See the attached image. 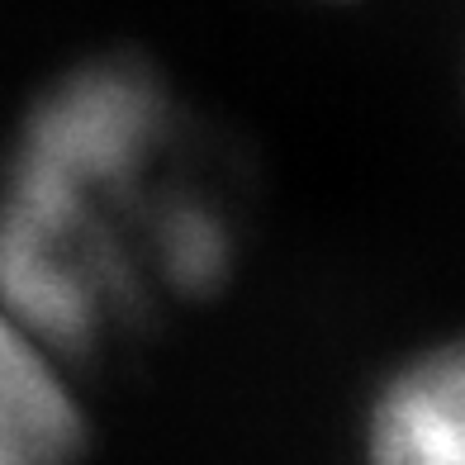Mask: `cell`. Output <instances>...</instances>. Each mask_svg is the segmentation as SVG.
<instances>
[{
    "mask_svg": "<svg viewBox=\"0 0 465 465\" xmlns=\"http://www.w3.org/2000/svg\"><path fill=\"white\" fill-rule=\"evenodd\" d=\"M366 465H465V337L385 380L366 418Z\"/></svg>",
    "mask_w": 465,
    "mask_h": 465,
    "instance_id": "3957f363",
    "label": "cell"
},
{
    "mask_svg": "<svg viewBox=\"0 0 465 465\" xmlns=\"http://www.w3.org/2000/svg\"><path fill=\"white\" fill-rule=\"evenodd\" d=\"M86 451L67 361L0 304V465H76Z\"/></svg>",
    "mask_w": 465,
    "mask_h": 465,
    "instance_id": "7a4b0ae2",
    "label": "cell"
},
{
    "mask_svg": "<svg viewBox=\"0 0 465 465\" xmlns=\"http://www.w3.org/2000/svg\"><path fill=\"white\" fill-rule=\"evenodd\" d=\"M176 104L134 57H100L34 104L0 181V304L72 361L162 290L223 266L204 209L176 200Z\"/></svg>",
    "mask_w": 465,
    "mask_h": 465,
    "instance_id": "6da1fadb",
    "label": "cell"
}]
</instances>
